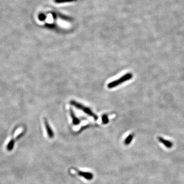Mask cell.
Segmentation results:
<instances>
[{"mask_svg":"<svg viewBox=\"0 0 184 184\" xmlns=\"http://www.w3.org/2000/svg\"><path fill=\"white\" fill-rule=\"evenodd\" d=\"M70 104L71 105L74 106L78 109L82 110L85 114H87L88 115L93 117L95 120H97L98 119V116L95 114L94 113L93 111H92L91 109H90L89 108L85 107L84 105L81 104L80 103H78V102H77L76 101H74V100H72V101H70Z\"/></svg>","mask_w":184,"mask_h":184,"instance_id":"1","label":"cell"},{"mask_svg":"<svg viewBox=\"0 0 184 184\" xmlns=\"http://www.w3.org/2000/svg\"><path fill=\"white\" fill-rule=\"evenodd\" d=\"M133 77V75L132 74V73H127V74L123 75V76L120 77L119 79L114 80V81H112L111 82L109 83L107 87L109 89H111V88L116 87L117 85H120L121 83H123L125 81H128L130 79H132Z\"/></svg>","mask_w":184,"mask_h":184,"instance_id":"2","label":"cell"},{"mask_svg":"<svg viewBox=\"0 0 184 184\" xmlns=\"http://www.w3.org/2000/svg\"><path fill=\"white\" fill-rule=\"evenodd\" d=\"M77 172L79 176L82 177L87 180H91L94 178V175L91 172H85L80 170H77Z\"/></svg>","mask_w":184,"mask_h":184,"instance_id":"3","label":"cell"},{"mask_svg":"<svg viewBox=\"0 0 184 184\" xmlns=\"http://www.w3.org/2000/svg\"><path fill=\"white\" fill-rule=\"evenodd\" d=\"M158 139L159 141L161 143L165 146L167 148H171L173 146V144L172 142L165 140L161 137H158Z\"/></svg>","mask_w":184,"mask_h":184,"instance_id":"4","label":"cell"},{"mask_svg":"<svg viewBox=\"0 0 184 184\" xmlns=\"http://www.w3.org/2000/svg\"><path fill=\"white\" fill-rule=\"evenodd\" d=\"M45 125L47 133L48 134V136L49 138H52L54 137V133L52 131V130L50 126L49 125V124L48 123V122L47 121V120L46 119H45Z\"/></svg>","mask_w":184,"mask_h":184,"instance_id":"5","label":"cell"},{"mask_svg":"<svg viewBox=\"0 0 184 184\" xmlns=\"http://www.w3.org/2000/svg\"><path fill=\"white\" fill-rule=\"evenodd\" d=\"M70 115H71V118H72V119L73 124L75 125H78L80 123V120L78 118L76 117L75 114L74 113V111H73L72 109H70Z\"/></svg>","mask_w":184,"mask_h":184,"instance_id":"6","label":"cell"},{"mask_svg":"<svg viewBox=\"0 0 184 184\" xmlns=\"http://www.w3.org/2000/svg\"><path fill=\"white\" fill-rule=\"evenodd\" d=\"M134 137V134H130L129 136H128L127 138H126L125 140H124V144L125 145H130V143L133 141V139Z\"/></svg>","mask_w":184,"mask_h":184,"instance_id":"7","label":"cell"},{"mask_svg":"<svg viewBox=\"0 0 184 184\" xmlns=\"http://www.w3.org/2000/svg\"><path fill=\"white\" fill-rule=\"evenodd\" d=\"M102 121L103 122V123L104 124L108 123L109 119H108L107 116L106 115H104L102 116Z\"/></svg>","mask_w":184,"mask_h":184,"instance_id":"8","label":"cell"},{"mask_svg":"<svg viewBox=\"0 0 184 184\" xmlns=\"http://www.w3.org/2000/svg\"><path fill=\"white\" fill-rule=\"evenodd\" d=\"M76 1V0H55V2L56 3H64V2H72V1Z\"/></svg>","mask_w":184,"mask_h":184,"instance_id":"9","label":"cell"},{"mask_svg":"<svg viewBox=\"0 0 184 184\" xmlns=\"http://www.w3.org/2000/svg\"><path fill=\"white\" fill-rule=\"evenodd\" d=\"M39 19L41 20H44L46 18L45 15L43 14H39Z\"/></svg>","mask_w":184,"mask_h":184,"instance_id":"10","label":"cell"}]
</instances>
